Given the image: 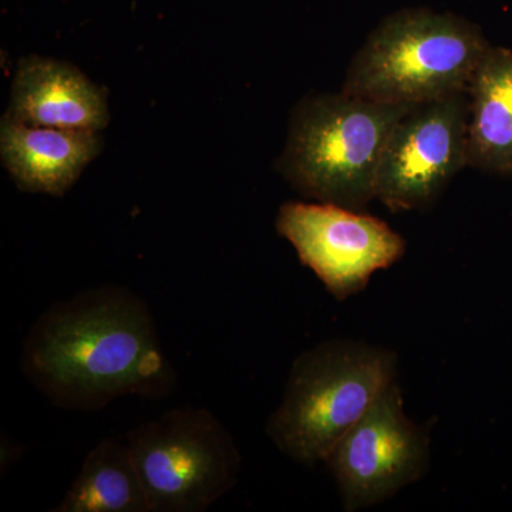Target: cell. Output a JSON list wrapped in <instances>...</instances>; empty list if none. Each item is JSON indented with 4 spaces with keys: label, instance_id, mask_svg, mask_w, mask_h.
<instances>
[{
    "label": "cell",
    "instance_id": "cell-1",
    "mask_svg": "<svg viewBox=\"0 0 512 512\" xmlns=\"http://www.w3.org/2000/svg\"><path fill=\"white\" fill-rule=\"evenodd\" d=\"M20 366L50 403L97 412L126 396L163 399L177 373L136 292L103 285L50 305L23 342Z\"/></svg>",
    "mask_w": 512,
    "mask_h": 512
},
{
    "label": "cell",
    "instance_id": "cell-2",
    "mask_svg": "<svg viewBox=\"0 0 512 512\" xmlns=\"http://www.w3.org/2000/svg\"><path fill=\"white\" fill-rule=\"evenodd\" d=\"M416 104L345 92L306 97L292 111L276 167L306 198L362 211L376 200L377 168L393 128Z\"/></svg>",
    "mask_w": 512,
    "mask_h": 512
},
{
    "label": "cell",
    "instance_id": "cell-3",
    "mask_svg": "<svg viewBox=\"0 0 512 512\" xmlns=\"http://www.w3.org/2000/svg\"><path fill=\"white\" fill-rule=\"evenodd\" d=\"M393 350L332 339L296 357L284 397L266 434L279 451L303 466L323 463L332 448L397 380Z\"/></svg>",
    "mask_w": 512,
    "mask_h": 512
},
{
    "label": "cell",
    "instance_id": "cell-4",
    "mask_svg": "<svg viewBox=\"0 0 512 512\" xmlns=\"http://www.w3.org/2000/svg\"><path fill=\"white\" fill-rule=\"evenodd\" d=\"M491 45L451 13L403 9L382 20L350 63L342 92L380 103H424L466 92Z\"/></svg>",
    "mask_w": 512,
    "mask_h": 512
},
{
    "label": "cell",
    "instance_id": "cell-5",
    "mask_svg": "<svg viewBox=\"0 0 512 512\" xmlns=\"http://www.w3.org/2000/svg\"><path fill=\"white\" fill-rule=\"evenodd\" d=\"M150 512H202L238 483L242 457L207 409L181 407L128 431Z\"/></svg>",
    "mask_w": 512,
    "mask_h": 512
},
{
    "label": "cell",
    "instance_id": "cell-6",
    "mask_svg": "<svg viewBox=\"0 0 512 512\" xmlns=\"http://www.w3.org/2000/svg\"><path fill=\"white\" fill-rule=\"evenodd\" d=\"M403 404L394 380L323 461L346 511L376 507L429 471V429L414 423Z\"/></svg>",
    "mask_w": 512,
    "mask_h": 512
},
{
    "label": "cell",
    "instance_id": "cell-7",
    "mask_svg": "<svg viewBox=\"0 0 512 512\" xmlns=\"http://www.w3.org/2000/svg\"><path fill=\"white\" fill-rule=\"evenodd\" d=\"M276 231L339 302L365 291L372 276L399 262L407 248L379 218L326 202H285Z\"/></svg>",
    "mask_w": 512,
    "mask_h": 512
},
{
    "label": "cell",
    "instance_id": "cell-8",
    "mask_svg": "<svg viewBox=\"0 0 512 512\" xmlns=\"http://www.w3.org/2000/svg\"><path fill=\"white\" fill-rule=\"evenodd\" d=\"M468 92L416 104L393 128L376 175L392 212L426 211L467 167Z\"/></svg>",
    "mask_w": 512,
    "mask_h": 512
},
{
    "label": "cell",
    "instance_id": "cell-9",
    "mask_svg": "<svg viewBox=\"0 0 512 512\" xmlns=\"http://www.w3.org/2000/svg\"><path fill=\"white\" fill-rule=\"evenodd\" d=\"M6 116L30 126L100 131L109 123L106 94L77 67L45 57L20 60Z\"/></svg>",
    "mask_w": 512,
    "mask_h": 512
},
{
    "label": "cell",
    "instance_id": "cell-10",
    "mask_svg": "<svg viewBox=\"0 0 512 512\" xmlns=\"http://www.w3.org/2000/svg\"><path fill=\"white\" fill-rule=\"evenodd\" d=\"M96 131L30 126L5 116L0 151L20 190L62 197L99 154Z\"/></svg>",
    "mask_w": 512,
    "mask_h": 512
},
{
    "label": "cell",
    "instance_id": "cell-11",
    "mask_svg": "<svg viewBox=\"0 0 512 512\" xmlns=\"http://www.w3.org/2000/svg\"><path fill=\"white\" fill-rule=\"evenodd\" d=\"M467 163L512 175V52L491 46L468 84Z\"/></svg>",
    "mask_w": 512,
    "mask_h": 512
},
{
    "label": "cell",
    "instance_id": "cell-12",
    "mask_svg": "<svg viewBox=\"0 0 512 512\" xmlns=\"http://www.w3.org/2000/svg\"><path fill=\"white\" fill-rule=\"evenodd\" d=\"M53 512H150L126 440H101Z\"/></svg>",
    "mask_w": 512,
    "mask_h": 512
}]
</instances>
